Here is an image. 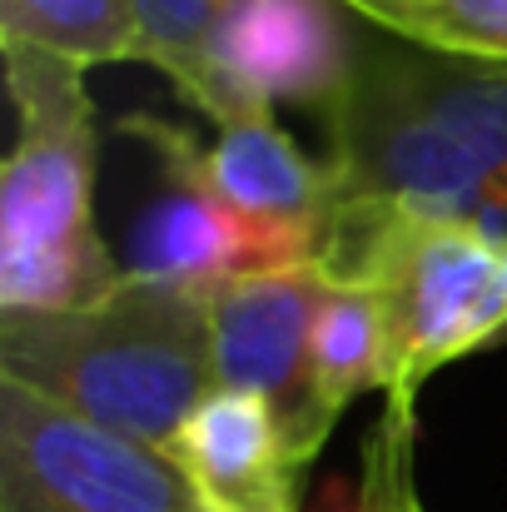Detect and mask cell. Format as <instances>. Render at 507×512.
Returning a JSON list of instances; mask_svg holds the SVG:
<instances>
[{"label":"cell","instance_id":"cell-6","mask_svg":"<svg viewBox=\"0 0 507 512\" xmlns=\"http://www.w3.org/2000/svg\"><path fill=\"white\" fill-rule=\"evenodd\" d=\"M329 289H334V274L324 264H299V269L244 274L209 294L219 388L254 393L259 403H269L299 473L324 453L334 433L319 418L314 383H309L314 324Z\"/></svg>","mask_w":507,"mask_h":512},{"label":"cell","instance_id":"cell-5","mask_svg":"<svg viewBox=\"0 0 507 512\" xmlns=\"http://www.w3.org/2000/svg\"><path fill=\"white\" fill-rule=\"evenodd\" d=\"M0 512H214L150 443L0 378Z\"/></svg>","mask_w":507,"mask_h":512},{"label":"cell","instance_id":"cell-13","mask_svg":"<svg viewBox=\"0 0 507 512\" xmlns=\"http://www.w3.org/2000/svg\"><path fill=\"white\" fill-rule=\"evenodd\" d=\"M0 40L35 45L80 70L145 60L130 0H0Z\"/></svg>","mask_w":507,"mask_h":512},{"label":"cell","instance_id":"cell-3","mask_svg":"<svg viewBox=\"0 0 507 512\" xmlns=\"http://www.w3.org/2000/svg\"><path fill=\"white\" fill-rule=\"evenodd\" d=\"M20 140L0 184V314H65L110 299L130 269L95 229V110L85 70L0 40Z\"/></svg>","mask_w":507,"mask_h":512},{"label":"cell","instance_id":"cell-15","mask_svg":"<svg viewBox=\"0 0 507 512\" xmlns=\"http://www.w3.org/2000/svg\"><path fill=\"white\" fill-rule=\"evenodd\" d=\"M353 512H423L413 488V403H383V418L368 433Z\"/></svg>","mask_w":507,"mask_h":512},{"label":"cell","instance_id":"cell-14","mask_svg":"<svg viewBox=\"0 0 507 512\" xmlns=\"http://www.w3.org/2000/svg\"><path fill=\"white\" fill-rule=\"evenodd\" d=\"M383 35L448 60L507 65V0H334Z\"/></svg>","mask_w":507,"mask_h":512},{"label":"cell","instance_id":"cell-9","mask_svg":"<svg viewBox=\"0 0 507 512\" xmlns=\"http://www.w3.org/2000/svg\"><path fill=\"white\" fill-rule=\"evenodd\" d=\"M334 0H229L219 25V70L249 105L329 110L348 75L353 35Z\"/></svg>","mask_w":507,"mask_h":512},{"label":"cell","instance_id":"cell-11","mask_svg":"<svg viewBox=\"0 0 507 512\" xmlns=\"http://www.w3.org/2000/svg\"><path fill=\"white\" fill-rule=\"evenodd\" d=\"M130 5L140 20L145 60L165 70L174 90L194 110H204L219 130L264 110V105H249L219 70V25H224L229 0H130Z\"/></svg>","mask_w":507,"mask_h":512},{"label":"cell","instance_id":"cell-12","mask_svg":"<svg viewBox=\"0 0 507 512\" xmlns=\"http://www.w3.org/2000/svg\"><path fill=\"white\" fill-rule=\"evenodd\" d=\"M309 383H314V403L319 418L334 428L343 408L388 383V353H383V319L378 304L363 284L334 279L319 324H314V348H309Z\"/></svg>","mask_w":507,"mask_h":512},{"label":"cell","instance_id":"cell-2","mask_svg":"<svg viewBox=\"0 0 507 512\" xmlns=\"http://www.w3.org/2000/svg\"><path fill=\"white\" fill-rule=\"evenodd\" d=\"M0 378L174 453L179 428L219 388L209 294L130 274L90 309L0 314Z\"/></svg>","mask_w":507,"mask_h":512},{"label":"cell","instance_id":"cell-10","mask_svg":"<svg viewBox=\"0 0 507 512\" xmlns=\"http://www.w3.org/2000/svg\"><path fill=\"white\" fill-rule=\"evenodd\" d=\"M214 512H299V463L254 393L214 388L169 453Z\"/></svg>","mask_w":507,"mask_h":512},{"label":"cell","instance_id":"cell-8","mask_svg":"<svg viewBox=\"0 0 507 512\" xmlns=\"http://www.w3.org/2000/svg\"><path fill=\"white\" fill-rule=\"evenodd\" d=\"M209 170L224 199L234 204V214L264 239L279 269L324 264L334 234L329 170L304 160V150L279 130L274 110H254L239 125L219 130Z\"/></svg>","mask_w":507,"mask_h":512},{"label":"cell","instance_id":"cell-1","mask_svg":"<svg viewBox=\"0 0 507 512\" xmlns=\"http://www.w3.org/2000/svg\"><path fill=\"white\" fill-rule=\"evenodd\" d=\"M324 120L329 244L378 214L463 219L507 244V65L448 60L363 30Z\"/></svg>","mask_w":507,"mask_h":512},{"label":"cell","instance_id":"cell-4","mask_svg":"<svg viewBox=\"0 0 507 512\" xmlns=\"http://www.w3.org/2000/svg\"><path fill=\"white\" fill-rule=\"evenodd\" d=\"M324 269L373 294L393 403H418L438 368L507 329V244L463 219H363L329 244Z\"/></svg>","mask_w":507,"mask_h":512},{"label":"cell","instance_id":"cell-7","mask_svg":"<svg viewBox=\"0 0 507 512\" xmlns=\"http://www.w3.org/2000/svg\"><path fill=\"white\" fill-rule=\"evenodd\" d=\"M120 135L150 145L155 170H160V194L135 224L130 274L179 284L194 294H214L244 274L279 269L264 239L234 214V204L214 184L209 150H199L189 130L155 115H125Z\"/></svg>","mask_w":507,"mask_h":512}]
</instances>
